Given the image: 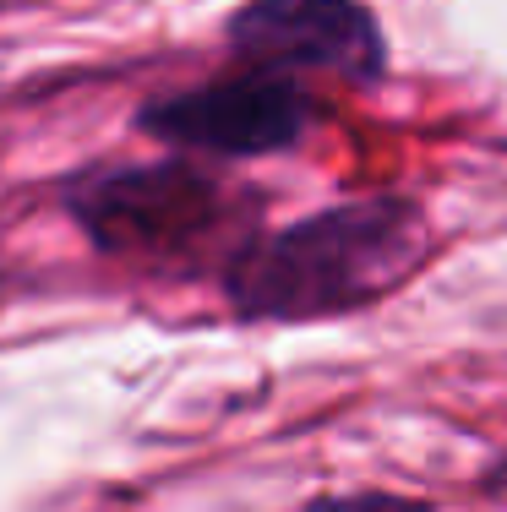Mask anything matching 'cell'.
Wrapping results in <instances>:
<instances>
[{
  "label": "cell",
  "mask_w": 507,
  "mask_h": 512,
  "mask_svg": "<svg viewBox=\"0 0 507 512\" xmlns=\"http://www.w3.org/2000/svg\"><path fill=\"white\" fill-rule=\"evenodd\" d=\"M426 256V207L382 191L240 240L224 256L219 284L240 322H328L377 306Z\"/></svg>",
  "instance_id": "obj_1"
},
{
  "label": "cell",
  "mask_w": 507,
  "mask_h": 512,
  "mask_svg": "<svg viewBox=\"0 0 507 512\" xmlns=\"http://www.w3.org/2000/svg\"><path fill=\"white\" fill-rule=\"evenodd\" d=\"M224 44L240 66L322 71L349 88L388 77V33L366 0H246L224 22Z\"/></svg>",
  "instance_id": "obj_4"
},
{
  "label": "cell",
  "mask_w": 507,
  "mask_h": 512,
  "mask_svg": "<svg viewBox=\"0 0 507 512\" xmlns=\"http://www.w3.org/2000/svg\"><path fill=\"white\" fill-rule=\"evenodd\" d=\"M317 99L289 71L235 66L197 88L159 93L137 109V131L191 158H273L306 142Z\"/></svg>",
  "instance_id": "obj_3"
},
{
  "label": "cell",
  "mask_w": 507,
  "mask_h": 512,
  "mask_svg": "<svg viewBox=\"0 0 507 512\" xmlns=\"http://www.w3.org/2000/svg\"><path fill=\"white\" fill-rule=\"evenodd\" d=\"M300 512H431V502L398 491H344V496H311Z\"/></svg>",
  "instance_id": "obj_5"
},
{
  "label": "cell",
  "mask_w": 507,
  "mask_h": 512,
  "mask_svg": "<svg viewBox=\"0 0 507 512\" xmlns=\"http://www.w3.org/2000/svg\"><path fill=\"white\" fill-rule=\"evenodd\" d=\"M60 207L115 262L191 267L229 224V202L191 153L159 164H88L60 180Z\"/></svg>",
  "instance_id": "obj_2"
}]
</instances>
